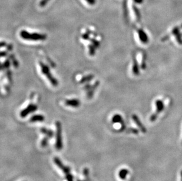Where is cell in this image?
<instances>
[{
  "label": "cell",
  "mask_w": 182,
  "mask_h": 181,
  "mask_svg": "<svg viewBox=\"0 0 182 181\" xmlns=\"http://www.w3.org/2000/svg\"><path fill=\"white\" fill-rule=\"evenodd\" d=\"M96 48L93 45H90L88 47V49H89V54L90 55H94L95 54V51H96Z\"/></svg>",
  "instance_id": "obj_16"
},
{
  "label": "cell",
  "mask_w": 182,
  "mask_h": 181,
  "mask_svg": "<svg viewBox=\"0 0 182 181\" xmlns=\"http://www.w3.org/2000/svg\"><path fill=\"white\" fill-rule=\"evenodd\" d=\"M132 118H133V121L135 122V124L139 128V129H140L141 131L142 132L143 134H146V132H147V129L145 128V126L143 125V124L141 123V120H140L139 118L136 114H133L132 115Z\"/></svg>",
  "instance_id": "obj_6"
},
{
  "label": "cell",
  "mask_w": 182,
  "mask_h": 181,
  "mask_svg": "<svg viewBox=\"0 0 182 181\" xmlns=\"http://www.w3.org/2000/svg\"><path fill=\"white\" fill-rule=\"evenodd\" d=\"M91 41H92L93 45L96 48H98L100 47V42H98V41H97L96 39H91Z\"/></svg>",
  "instance_id": "obj_23"
},
{
  "label": "cell",
  "mask_w": 182,
  "mask_h": 181,
  "mask_svg": "<svg viewBox=\"0 0 182 181\" xmlns=\"http://www.w3.org/2000/svg\"><path fill=\"white\" fill-rule=\"evenodd\" d=\"M6 43L5 42H0V48L6 46Z\"/></svg>",
  "instance_id": "obj_34"
},
{
  "label": "cell",
  "mask_w": 182,
  "mask_h": 181,
  "mask_svg": "<svg viewBox=\"0 0 182 181\" xmlns=\"http://www.w3.org/2000/svg\"><path fill=\"white\" fill-rule=\"evenodd\" d=\"M65 105L67 106H70L72 107H78L80 105V100L77 99H67L65 101Z\"/></svg>",
  "instance_id": "obj_9"
},
{
  "label": "cell",
  "mask_w": 182,
  "mask_h": 181,
  "mask_svg": "<svg viewBox=\"0 0 182 181\" xmlns=\"http://www.w3.org/2000/svg\"><path fill=\"white\" fill-rule=\"evenodd\" d=\"M127 132L129 133H131L133 134H139V130L136 128H129L128 129H127Z\"/></svg>",
  "instance_id": "obj_19"
},
{
  "label": "cell",
  "mask_w": 182,
  "mask_h": 181,
  "mask_svg": "<svg viewBox=\"0 0 182 181\" xmlns=\"http://www.w3.org/2000/svg\"><path fill=\"white\" fill-rule=\"evenodd\" d=\"M11 57V59H12V61H13V64H14V65L15 66V67H18V62L16 61L15 60V59L14 58V57L13 56V55H11L10 56Z\"/></svg>",
  "instance_id": "obj_27"
},
{
  "label": "cell",
  "mask_w": 182,
  "mask_h": 181,
  "mask_svg": "<svg viewBox=\"0 0 182 181\" xmlns=\"http://www.w3.org/2000/svg\"><path fill=\"white\" fill-rule=\"evenodd\" d=\"M146 55L144 54L143 56V59H142V63H141V68L142 69H145L146 68Z\"/></svg>",
  "instance_id": "obj_22"
},
{
  "label": "cell",
  "mask_w": 182,
  "mask_h": 181,
  "mask_svg": "<svg viewBox=\"0 0 182 181\" xmlns=\"http://www.w3.org/2000/svg\"><path fill=\"white\" fill-rule=\"evenodd\" d=\"M86 1L91 5H93L96 3V0H86Z\"/></svg>",
  "instance_id": "obj_30"
},
{
  "label": "cell",
  "mask_w": 182,
  "mask_h": 181,
  "mask_svg": "<svg viewBox=\"0 0 182 181\" xmlns=\"http://www.w3.org/2000/svg\"><path fill=\"white\" fill-rule=\"evenodd\" d=\"M40 131L43 134H44L48 138H52L54 136V132L52 130L47 129L45 127H43L40 129Z\"/></svg>",
  "instance_id": "obj_10"
},
{
  "label": "cell",
  "mask_w": 182,
  "mask_h": 181,
  "mask_svg": "<svg viewBox=\"0 0 182 181\" xmlns=\"http://www.w3.org/2000/svg\"><path fill=\"white\" fill-rule=\"evenodd\" d=\"M82 38H83V39H86V40L89 39L90 37H89V33H88V32H87V33H85L84 34H83V35H82Z\"/></svg>",
  "instance_id": "obj_28"
},
{
  "label": "cell",
  "mask_w": 182,
  "mask_h": 181,
  "mask_svg": "<svg viewBox=\"0 0 182 181\" xmlns=\"http://www.w3.org/2000/svg\"><path fill=\"white\" fill-rule=\"evenodd\" d=\"M49 1H50V0H41V2L39 3V5H40V7H44L48 3Z\"/></svg>",
  "instance_id": "obj_26"
},
{
  "label": "cell",
  "mask_w": 182,
  "mask_h": 181,
  "mask_svg": "<svg viewBox=\"0 0 182 181\" xmlns=\"http://www.w3.org/2000/svg\"><path fill=\"white\" fill-rule=\"evenodd\" d=\"M175 36L176 37L177 41L178 42V43L180 45H182V38H181V34H180V31L178 32L177 34H176L175 35Z\"/></svg>",
  "instance_id": "obj_21"
},
{
  "label": "cell",
  "mask_w": 182,
  "mask_h": 181,
  "mask_svg": "<svg viewBox=\"0 0 182 181\" xmlns=\"http://www.w3.org/2000/svg\"><path fill=\"white\" fill-rule=\"evenodd\" d=\"M7 77L10 81H11V72H10V71H7Z\"/></svg>",
  "instance_id": "obj_31"
},
{
  "label": "cell",
  "mask_w": 182,
  "mask_h": 181,
  "mask_svg": "<svg viewBox=\"0 0 182 181\" xmlns=\"http://www.w3.org/2000/svg\"><path fill=\"white\" fill-rule=\"evenodd\" d=\"M39 65L41 68V72L43 73V74H44L46 77L48 78L49 80V81L52 84V85L54 87H57L58 85V81L57 80L53 77V75L50 74V69L46 65H45L44 63L42 62H39Z\"/></svg>",
  "instance_id": "obj_3"
},
{
  "label": "cell",
  "mask_w": 182,
  "mask_h": 181,
  "mask_svg": "<svg viewBox=\"0 0 182 181\" xmlns=\"http://www.w3.org/2000/svg\"><path fill=\"white\" fill-rule=\"evenodd\" d=\"M78 181H82V180H78ZM85 181V180H84Z\"/></svg>",
  "instance_id": "obj_38"
},
{
  "label": "cell",
  "mask_w": 182,
  "mask_h": 181,
  "mask_svg": "<svg viewBox=\"0 0 182 181\" xmlns=\"http://www.w3.org/2000/svg\"><path fill=\"white\" fill-rule=\"evenodd\" d=\"M38 106L33 104H29L24 110L20 112V116L21 118H25L30 113L35 112L37 109Z\"/></svg>",
  "instance_id": "obj_5"
},
{
  "label": "cell",
  "mask_w": 182,
  "mask_h": 181,
  "mask_svg": "<svg viewBox=\"0 0 182 181\" xmlns=\"http://www.w3.org/2000/svg\"><path fill=\"white\" fill-rule=\"evenodd\" d=\"M3 68H3V64H1V63H0V70H1Z\"/></svg>",
  "instance_id": "obj_36"
},
{
  "label": "cell",
  "mask_w": 182,
  "mask_h": 181,
  "mask_svg": "<svg viewBox=\"0 0 182 181\" xmlns=\"http://www.w3.org/2000/svg\"><path fill=\"white\" fill-rule=\"evenodd\" d=\"M180 175H181V181H182V170H181V171Z\"/></svg>",
  "instance_id": "obj_37"
},
{
  "label": "cell",
  "mask_w": 182,
  "mask_h": 181,
  "mask_svg": "<svg viewBox=\"0 0 182 181\" xmlns=\"http://www.w3.org/2000/svg\"><path fill=\"white\" fill-rule=\"evenodd\" d=\"M48 137H45L44 138H43L42 140H41V147L43 148H45L46 147L48 144Z\"/></svg>",
  "instance_id": "obj_17"
},
{
  "label": "cell",
  "mask_w": 182,
  "mask_h": 181,
  "mask_svg": "<svg viewBox=\"0 0 182 181\" xmlns=\"http://www.w3.org/2000/svg\"><path fill=\"white\" fill-rule=\"evenodd\" d=\"M124 15L126 17H128V12H127V6L126 4L124 5Z\"/></svg>",
  "instance_id": "obj_29"
},
{
  "label": "cell",
  "mask_w": 182,
  "mask_h": 181,
  "mask_svg": "<svg viewBox=\"0 0 182 181\" xmlns=\"http://www.w3.org/2000/svg\"><path fill=\"white\" fill-rule=\"evenodd\" d=\"M65 176H66V178L67 181H74L73 176L72 174H71L70 173L66 175Z\"/></svg>",
  "instance_id": "obj_24"
},
{
  "label": "cell",
  "mask_w": 182,
  "mask_h": 181,
  "mask_svg": "<svg viewBox=\"0 0 182 181\" xmlns=\"http://www.w3.org/2000/svg\"><path fill=\"white\" fill-rule=\"evenodd\" d=\"M45 119V118L42 115H35L30 118L29 121L31 122H43Z\"/></svg>",
  "instance_id": "obj_11"
},
{
  "label": "cell",
  "mask_w": 182,
  "mask_h": 181,
  "mask_svg": "<svg viewBox=\"0 0 182 181\" xmlns=\"http://www.w3.org/2000/svg\"><path fill=\"white\" fill-rule=\"evenodd\" d=\"M83 175L86 178L85 181H89V170L88 168H86L83 170Z\"/></svg>",
  "instance_id": "obj_20"
},
{
  "label": "cell",
  "mask_w": 182,
  "mask_h": 181,
  "mask_svg": "<svg viewBox=\"0 0 182 181\" xmlns=\"http://www.w3.org/2000/svg\"><path fill=\"white\" fill-rule=\"evenodd\" d=\"M112 121L113 123H120V124L121 123H123L124 122L123 117L121 116L119 114H116L114 115L112 119Z\"/></svg>",
  "instance_id": "obj_14"
},
{
  "label": "cell",
  "mask_w": 182,
  "mask_h": 181,
  "mask_svg": "<svg viewBox=\"0 0 182 181\" xmlns=\"http://www.w3.org/2000/svg\"><path fill=\"white\" fill-rule=\"evenodd\" d=\"M8 50H12L13 49V45H9L8 46Z\"/></svg>",
  "instance_id": "obj_35"
},
{
  "label": "cell",
  "mask_w": 182,
  "mask_h": 181,
  "mask_svg": "<svg viewBox=\"0 0 182 181\" xmlns=\"http://www.w3.org/2000/svg\"><path fill=\"white\" fill-rule=\"evenodd\" d=\"M93 78H94V76L93 75H87V76H86L82 79V80H81V81H80V83H86L87 81H90L92 79H93Z\"/></svg>",
  "instance_id": "obj_15"
},
{
  "label": "cell",
  "mask_w": 182,
  "mask_h": 181,
  "mask_svg": "<svg viewBox=\"0 0 182 181\" xmlns=\"http://www.w3.org/2000/svg\"><path fill=\"white\" fill-rule=\"evenodd\" d=\"M7 54V53L6 51H3L0 52V57H4L6 56Z\"/></svg>",
  "instance_id": "obj_32"
},
{
  "label": "cell",
  "mask_w": 182,
  "mask_h": 181,
  "mask_svg": "<svg viewBox=\"0 0 182 181\" xmlns=\"http://www.w3.org/2000/svg\"><path fill=\"white\" fill-rule=\"evenodd\" d=\"M20 36L24 39L31 40V41H44L47 39L45 34L39 33H29L25 30H23L20 33Z\"/></svg>",
  "instance_id": "obj_1"
},
{
  "label": "cell",
  "mask_w": 182,
  "mask_h": 181,
  "mask_svg": "<svg viewBox=\"0 0 182 181\" xmlns=\"http://www.w3.org/2000/svg\"><path fill=\"white\" fill-rule=\"evenodd\" d=\"M129 173V170L127 169H121L118 172V176L121 180H125L127 176Z\"/></svg>",
  "instance_id": "obj_12"
},
{
  "label": "cell",
  "mask_w": 182,
  "mask_h": 181,
  "mask_svg": "<svg viewBox=\"0 0 182 181\" xmlns=\"http://www.w3.org/2000/svg\"><path fill=\"white\" fill-rule=\"evenodd\" d=\"M54 162L59 169L62 170L63 173L65 174V175L70 173L71 168L68 166L64 165L59 158L55 157L54 158Z\"/></svg>",
  "instance_id": "obj_4"
},
{
  "label": "cell",
  "mask_w": 182,
  "mask_h": 181,
  "mask_svg": "<svg viewBox=\"0 0 182 181\" xmlns=\"http://www.w3.org/2000/svg\"><path fill=\"white\" fill-rule=\"evenodd\" d=\"M133 8L134 12V13H135V15H136V17L137 20H138V21H140V18H141V15H140V14L139 11L138 9H137L134 5L133 6Z\"/></svg>",
  "instance_id": "obj_18"
},
{
  "label": "cell",
  "mask_w": 182,
  "mask_h": 181,
  "mask_svg": "<svg viewBox=\"0 0 182 181\" xmlns=\"http://www.w3.org/2000/svg\"><path fill=\"white\" fill-rule=\"evenodd\" d=\"M134 1L137 4H141L143 3V0H134Z\"/></svg>",
  "instance_id": "obj_33"
},
{
  "label": "cell",
  "mask_w": 182,
  "mask_h": 181,
  "mask_svg": "<svg viewBox=\"0 0 182 181\" xmlns=\"http://www.w3.org/2000/svg\"><path fill=\"white\" fill-rule=\"evenodd\" d=\"M3 65V68H6V69L8 68L9 67V65H10V61H9L8 59H7Z\"/></svg>",
  "instance_id": "obj_25"
},
{
  "label": "cell",
  "mask_w": 182,
  "mask_h": 181,
  "mask_svg": "<svg viewBox=\"0 0 182 181\" xmlns=\"http://www.w3.org/2000/svg\"><path fill=\"white\" fill-rule=\"evenodd\" d=\"M133 73L134 75H138L140 73L139 71V65L137 63V59H136V58L134 57H133Z\"/></svg>",
  "instance_id": "obj_13"
},
{
  "label": "cell",
  "mask_w": 182,
  "mask_h": 181,
  "mask_svg": "<svg viewBox=\"0 0 182 181\" xmlns=\"http://www.w3.org/2000/svg\"><path fill=\"white\" fill-rule=\"evenodd\" d=\"M155 104H156V112L155 113L158 115L160 113H161L163 110L164 108H165V105H164V103L162 100H160V99H157L156 101Z\"/></svg>",
  "instance_id": "obj_8"
},
{
  "label": "cell",
  "mask_w": 182,
  "mask_h": 181,
  "mask_svg": "<svg viewBox=\"0 0 182 181\" xmlns=\"http://www.w3.org/2000/svg\"><path fill=\"white\" fill-rule=\"evenodd\" d=\"M56 148L58 150H62L63 148V136H62V126L60 122H56Z\"/></svg>",
  "instance_id": "obj_2"
},
{
  "label": "cell",
  "mask_w": 182,
  "mask_h": 181,
  "mask_svg": "<svg viewBox=\"0 0 182 181\" xmlns=\"http://www.w3.org/2000/svg\"><path fill=\"white\" fill-rule=\"evenodd\" d=\"M139 37L140 41L144 44H147L149 42V37L146 33L142 29H139L137 30Z\"/></svg>",
  "instance_id": "obj_7"
}]
</instances>
